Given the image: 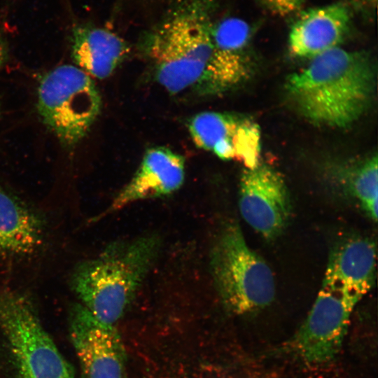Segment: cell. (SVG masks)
I'll use <instances>...</instances> for the list:
<instances>
[{
    "instance_id": "6da1fadb",
    "label": "cell",
    "mask_w": 378,
    "mask_h": 378,
    "mask_svg": "<svg viewBox=\"0 0 378 378\" xmlns=\"http://www.w3.org/2000/svg\"><path fill=\"white\" fill-rule=\"evenodd\" d=\"M285 88L307 119L343 128L358 120L372 103L375 67L367 52L338 46L288 76Z\"/></svg>"
},
{
    "instance_id": "7a4b0ae2",
    "label": "cell",
    "mask_w": 378,
    "mask_h": 378,
    "mask_svg": "<svg viewBox=\"0 0 378 378\" xmlns=\"http://www.w3.org/2000/svg\"><path fill=\"white\" fill-rule=\"evenodd\" d=\"M216 0H170L143 36L158 83L171 94L199 87L212 52Z\"/></svg>"
},
{
    "instance_id": "3957f363",
    "label": "cell",
    "mask_w": 378,
    "mask_h": 378,
    "mask_svg": "<svg viewBox=\"0 0 378 378\" xmlns=\"http://www.w3.org/2000/svg\"><path fill=\"white\" fill-rule=\"evenodd\" d=\"M160 246L155 234L117 241L96 258L79 264L71 285L81 304L100 321L115 325L153 265Z\"/></svg>"
},
{
    "instance_id": "277c9868",
    "label": "cell",
    "mask_w": 378,
    "mask_h": 378,
    "mask_svg": "<svg viewBox=\"0 0 378 378\" xmlns=\"http://www.w3.org/2000/svg\"><path fill=\"white\" fill-rule=\"evenodd\" d=\"M216 288L227 309L237 314L255 312L275 295L273 273L248 246L237 223H230L216 239L210 254Z\"/></svg>"
},
{
    "instance_id": "5b68a950",
    "label": "cell",
    "mask_w": 378,
    "mask_h": 378,
    "mask_svg": "<svg viewBox=\"0 0 378 378\" xmlns=\"http://www.w3.org/2000/svg\"><path fill=\"white\" fill-rule=\"evenodd\" d=\"M0 328L16 378H74L72 367L27 296L11 290L0 292Z\"/></svg>"
},
{
    "instance_id": "8992f818",
    "label": "cell",
    "mask_w": 378,
    "mask_h": 378,
    "mask_svg": "<svg viewBox=\"0 0 378 378\" xmlns=\"http://www.w3.org/2000/svg\"><path fill=\"white\" fill-rule=\"evenodd\" d=\"M100 108L101 98L94 82L77 66H57L40 81L38 112L64 146L74 147L81 141Z\"/></svg>"
},
{
    "instance_id": "52a82bcc",
    "label": "cell",
    "mask_w": 378,
    "mask_h": 378,
    "mask_svg": "<svg viewBox=\"0 0 378 378\" xmlns=\"http://www.w3.org/2000/svg\"><path fill=\"white\" fill-rule=\"evenodd\" d=\"M359 301L342 291L321 287L294 337L293 346L297 354L313 364L332 359L342 346L351 314Z\"/></svg>"
},
{
    "instance_id": "ba28073f",
    "label": "cell",
    "mask_w": 378,
    "mask_h": 378,
    "mask_svg": "<svg viewBox=\"0 0 378 378\" xmlns=\"http://www.w3.org/2000/svg\"><path fill=\"white\" fill-rule=\"evenodd\" d=\"M69 330L84 378H125V349L115 325L100 321L83 304H75Z\"/></svg>"
},
{
    "instance_id": "9c48e42d",
    "label": "cell",
    "mask_w": 378,
    "mask_h": 378,
    "mask_svg": "<svg viewBox=\"0 0 378 378\" xmlns=\"http://www.w3.org/2000/svg\"><path fill=\"white\" fill-rule=\"evenodd\" d=\"M239 207L245 221L267 239L286 227L291 203L286 183L272 167L259 164L246 169L239 181Z\"/></svg>"
},
{
    "instance_id": "30bf717a",
    "label": "cell",
    "mask_w": 378,
    "mask_h": 378,
    "mask_svg": "<svg viewBox=\"0 0 378 378\" xmlns=\"http://www.w3.org/2000/svg\"><path fill=\"white\" fill-rule=\"evenodd\" d=\"M188 130L198 148L212 152L221 160H236L246 169L260 163V129L248 118L204 111L190 120Z\"/></svg>"
},
{
    "instance_id": "8fae6325",
    "label": "cell",
    "mask_w": 378,
    "mask_h": 378,
    "mask_svg": "<svg viewBox=\"0 0 378 378\" xmlns=\"http://www.w3.org/2000/svg\"><path fill=\"white\" fill-rule=\"evenodd\" d=\"M184 178L185 160L183 156L165 147L148 149L132 179L116 195L103 215L135 202L172 194L181 188Z\"/></svg>"
},
{
    "instance_id": "7c38bea8",
    "label": "cell",
    "mask_w": 378,
    "mask_h": 378,
    "mask_svg": "<svg viewBox=\"0 0 378 378\" xmlns=\"http://www.w3.org/2000/svg\"><path fill=\"white\" fill-rule=\"evenodd\" d=\"M351 21L350 6L337 2L300 12L288 34L290 52L312 59L338 47L346 36Z\"/></svg>"
},
{
    "instance_id": "4fadbf2b",
    "label": "cell",
    "mask_w": 378,
    "mask_h": 378,
    "mask_svg": "<svg viewBox=\"0 0 378 378\" xmlns=\"http://www.w3.org/2000/svg\"><path fill=\"white\" fill-rule=\"evenodd\" d=\"M376 268V246L368 238L347 239L331 251L322 287L340 290L359 300L371 289Z\"/></svg>"
},
{
    "instance_id": "5bb4252c",
    "label": "cell",
    "mask_w": 378,
    "mask_h": 378,
    "mask_svg": "<svg viewBox=\"0 0 378 378\" xmlns=\"http://www.w3.org/2000/svg\"><path fill=\"white\" fill-rule=\"evenodd\" d=\"M71 41V55L78 68L99 79L110 76L130 50L128 43L115 32L88 23L73 27Z\"/></svg>"
},
{
    "instance_id": "9a60e30c",
    "label": "cell",
    "mask_w": 378,
    "mask_h": 378,
    "mask_svg": "<svg viewBox=\"0 0 378 378\" xmlns=\"http://www.w3.org/2000/svg\"><path fill=\"white\" fill-rule=\"evenodd\" d=\"M40 216L0 186V253L27 255L42 243Z\"/></svg>"
},
{
    "instance_id": "2e32d148",
    "label": "cell",
    "mask_w": 378,
    "mask_h": 378,
    "mask_svg": "<svg viewBox=\"0 0 378 378\" xmlns=\"http://www.w3.org/2000/svg\"><path fill=\"white\" fill-rule=\"evenodd\" d=\"M377 156L368 158L354 169L349 177L351 192L374 220L377 218Z\"/></svg>"
},
{
    "instance_id": "e0dca14e",
    "label": "cell",
    "mask_w": 378,
    "mask_h": 378,
    "mask_svg": "<svg viewBox=\"0 0 378 378\" xmlns=\"http://www.w3.org/2000/svg\"><path fill=\"white\" fill-rule=\"evenodd\" d=\"M266 10L272 14L286 16L298 13L304 0H256Z\"/></svg>"
},
{
    "instance_id": "ac0fdd59",
    "label": "cell",
    "mask_w": 378,
    "mask_h": 378,
    "mask_svg": "<svg viewBox=\"0 0 378 378\" xmlns=\"http://www.w3.org/2000/svg\"><path fill=\"white\" fill-rule=\"evenodd\" d=\"M351 6L364 16L372 18L375 14L377 0H349Z\"/></svg>"
},
{
    "instance_id": "d6986e66",
    "label": "cell",
    "mask_w": 378,
    "mask_h": 378,
    "mask_svg": "<svg viewBox=\"0 0 378 378\" xmlns=\"http://www.w3.org/2000/svg\"><path fill=\"white\" fill-rule=\"evenodd\" d=\"M8 57V46L4 36L0 33V69L4 65Z\"/></svg>"
}]
</instances>
